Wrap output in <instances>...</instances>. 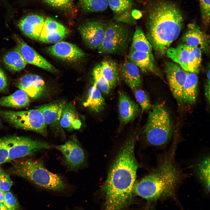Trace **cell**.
Here are the masks:
<instances>
[{"instance_id": "obj_30", "label": "cell", "mask_w": 210, "mask_h": 210, "mask_svg": "<svg viewBox=\"0 0 210 210\" xmlns=\"http://www.w3.org/2000/svg\"><path fill=\"white\" fill-rule=\"evenodd\" d=\"M132 41L130 49L146 52L154 57L152 46L140 27L136 28Z\"/></svg>"}, {"instance_id": "obj_9", "label": "cell", "mask_w": 210, "mask_h": 210, "mask_svg": "<svg viewBox=\"0 0 210 210\" xmlns=\"http://www.w3.org/2000/svg\"><path fill=\"white\" fill-rule=\"evenodd\" d=\"M6 138L8 152L6 162L50 147L46 142L26 137L14 136L6 137Z\"/></svg>"}, {"instance_id": "obj_41", "label": "cell", "mask_w": 210, "mask_h": 210, "mask_svg": "<svg viewBox=\"0 0 210 210\" xmlns=\"http://www.w3.org/2000/svg\"><path fill=\"white\" fill-rule=\"evenodd\" d=\"M210 80H206L205 86V93L206 98L209 105L210 104Z\"/></svg>"}, {"instance_id": "obj_13", "label": "cell", "mask_w": 210, "mask_h": 210, "mask_svg": "<svg viewBox=\"0 0 210 210\" xmlns=\"http://www.w3.org/2000/svg\"><path fill=\"white\" fill-rule=\"evenodd\" d=\"M13 38L17 47L27 63L34 65L52 73L57 70L45 58L28 45L19 36L14 34Z\"/></svg>"}, {"instance_id": "obj_20", "label": "cell", "mask_w": 210, "mask_h": 210, "mask_svg": "<svg viewBox=\"0 0 210 210\" xmlns=\"http://www.w3.org/2000/svg\"><path fill=\"white\" fill-rule=\"evenodd\" d=\"M66 103L65 100L60 99L36 107L42 113L47 125L56 128L60 133L62 131L57 127L60 125L62 110Z\"/></svg>"}, {"instance_id": "obj_37", "label": "cell", "mask_w": 210, "mask_h": 210, "mask_svg": "<svg viewBox=\"0 0 210 210\" xmlns=\"http://www.w3.org/2000/svg\"><path fill=\"white\" fill-rule=\"evenodd\" d=\"M12 185L9 174L0 167V190L4 192L9 191Z\"/></svg>"}, {"instance_id": "obj_38", "label": "cell", "mask_w": 210, "mask_h": 210, "mask_svg": "<svg viewBox=\"0 0 210 210\" xmlns=\"http://www.w3.org/2000/svg\"><path fill=\"white\" fill-rule=\"evenodd\" d=\"M8 155V148L6 137L0 138V165L6 162Z\"/></svg>"}, {"instance_id": "obj_7", "label": "cell", "mask_w": 210, "mask_h": 210, "mask_svg": "<svg viewBox=\"0 0 210 210\" xmlns=\"http://www.w3.org/2000/svg\"><path fill=\"white\" fill-rule=\"evenodd\" d=\"M0 117L16 128L46 135L47 125L42 113L37 108L20 111L0 110Z\"/></svg>"}, {"instance_id": "obj_32", "label": "cell", "mask_w": 210, "mask_h": 210, "mask_svg": "<svg viewBox=\"0 0 210 210\" xmlns=\"http://www.w3.org/2000/svg\"><path fill=\"white\" fill-rule=\"evenodd\" d=\"M82 9L88 13L104 11L108 7L107 0H80Z\"/></svg>"}, {"instance_id": "obj_14", "label": "cell", "mask_w": 210, "mask_h": 210, "mask_svg": "<svg viewBox=\"0 0 210 210\" xmlns=\"http://www.w3.org/2000/svg\"><path fill=\"white\" fill-rule=\"evenodd\" d=\"M49 54L59 59L69 62H75L83 58V51L75 45L60 41L47 48Z\"/></svg>"}, {"instance_id": "obj_44", "label": "cell", "mask_w": 210, "mask_h": 210, "mask_svg": "<svg viewBox=\"0 0 210 210\" xmlns=\"http://www.w3.org/2000/svg\"><path fill=\"white\" fill-rule=\"evenodd\" d=\"M1 120H0V127H1Z\"/></svg>"}, {"instance_id": "obj_17", "label": "cell", "mask_w": 210, "mask_h": 210, "mask_svg": "<svg viewBox=\"0 0 210 210\" xmlns=\"http://www.w3.org/2000/svg\"><path fill=\"white\" fill-rule=\"evenodd\" d=\"M40 15L31 14L22 18L18 25L23 34L33 39L39 40L45 20Z\"/></svg>"}, {"instance_id": "obj_19", "label": "cell", "mask_w": 210, "mask_h": 210, "mask_svg": "<svg viewBox=\"0 0 210 210\" xmlns=\"http://www.w3.org/2000/svg\"><path fill=\"white\" fill-rule=\"evenodd\" d=\"M184 44L191 47H197L202 51L207 52L209 49V37L195 23L188 24L183 38Z\"/></svg>"}, {"instance_id": "obj_3", "label": "cell", "mask_w": 210, "mask_h": 210, "mask_svg": "<svg viewBox=\"0 0 210 210\" xmlns=\"http://www.w3.org/2000/svg\"><path fill=\"white\" fill-rule=\"evenodd\" d=\"M179 178L173 159L168 157L153 172L135 182L133 192L148 200H154L172 195Z\"/></svg>"}, {"instance_id": "obj_34", "label": "cell", "mask_w": 210, "mask_h": 210, "mask_svg": "<svg viewBox=\"0 0 210 210\" xmlns=\"http://www.w3.org/2000/svg\"><path fill=\"white\" fill-rule=\"evenodd\" d=\"M135 96L142 110L146 111L151 107L149 99L145 92L141 89L135 91Z\"/></svg>"}, {"instance_id": "obj_28", "label": "cell", "mask_w": 210, "mask_h": 210, "mask_svg": "<svg viewBox=\"0 0 210 210\" xmlns=\"http://www.w3.org/2000/svg\"><path fill=\"white\" fill-rule=\"evenodd\" d=\"M30 101L29 97L24 91L19 89L12 94L0 98V106L15 108L27 106Z\"/></svg>"}, {"instance_id": "obj_27", "label": "cell", "mask_w": 210, "mask_h": 210, "mask_svg": "<svg viewBox=\"0 0 210 210\" xmlns=\"http://www.w3.org/2000/svg\"><path fill=\"white\" fill-rule=\"evenodd\" d=\"M3 60L7 68L13 72L19 71L23 69L28 64L17 46L5 54Z\"/></svg>"}, {"instance_id": "obj_11", "label": "cell", "mask_w": 210, "mask_h": 210, "mask_svg": "<svg viewBox=\"0 0 210 210\" xmlns=\"http://www.w3.org/2000/svg\"><path fill=\"white\" fill-rule=\"evenodd\" d=\"M107 23L99 20L88 21L81 26L79 30L85 43L92 49H98L104 38Z\"/></svg>"}, {"instance_id": "obj_1", "label": "cell", "mask_w": 210, "mask_h": 210, "mask_svg": "<svg viewBox=\"0 0 210 210\" xmlns=\"http://www.w3.org/2000/svg\"><path fill=\"white\" fill-rule=\"evenodd\" d=\"M136 136L126 141L110 168L103 186L106 197L103 210H123L130 203L139 166L134 153Z\"/></svg>"}, {"instance_id": "obj_26", "label": "cell", "mask_w": 210, "mask_h": 210, "mask_svg": "<svg viewBox=\"0 0 210 210\" xmlns=\"http://www.w3.org/2000/svg\"><path fill=\"white\" fill-rule=\"evenodd\" d=\"M99 64L103 76L111 88L114 87L120 80L119 66L116 61L110 59L103 60Z\"/></svg>"}, {"instance_id": "obj_21", "label": "cell", "mask_w": 210, "mask_h": 210, "mask_svg": "<svg viewBox=\"0 0 210 210\" xmlns=\"http://www.w3.org/2000/svg\"><path fill=\"white\" fill-rule=\"evenodd\" d=\"M118 111L120 122L124 125L134 119L140 109L138 105L121 90L119 91Z\"/></svg>"}, {"instance_id": "obj_24", "label": "cell", "mask_w": 210, "mask_h": 210, "mask_svg": "<svg viewBox=\"0 0 210 210\" xmlns=\"http://www.w3.org/2000/svg\"><path fill=\"white\" fill-rule=\"evenodd\" d=\"M60 124L62 127L69 130H78L81 127V123L73 103H66L62 110Z\"/></svg>"}, {"instance_id": "obj_40", "label": "cell", "mask_w": 210, "mask_h": 210, "mask_svg": "<svg viewBox=\"0 0 210 210\" xmlns=\"http://www.w3.org/2000/svg\"><path fill=\"white\" fill-rule=\"evenodd\" d=\"M8 87L7 77L4 71L0 68V92L6 91Z\"/></svg>"}, {"instance_id": "obj_22", "label": "cell", "mask_w": 210, "mask_h": 210, "mask_svg": "<svg viewBox=\"0 0 210 210\" xmlns=\"http://www.w3.org/2000/svg\"><path fill=\"white\" fill-rule=\"evenodd\" d=\"M119 66L121 76L132 89H135L141 85L142 81L139 69L127 57Z\"/></svg>"}, {"instance_id": "obj_6", "label": "cell", "mask_w": 210, "mask_h": 210, "mask_svg": "<svg viewBox=\"0 0 210 210\" xmlns=\"http://www.w3.org/2000/svg\"><path fill=\"white\" fill-rule=\"evenodd\" d=\"M131 31L125 23H107L103 40L97 49L100 54H123L132 40Z\"/></svg>"}, {"instance_id": "obj_29", "label": "cell", "mask_w": 210, "mask_h": 210, "mask_svg": "<svg viewBox=\"0 0 210 210\" xmlns=\"http://www.w3.org/2000/svg\"><path fill=\"white\" fill-rule=\"evenodd\" d=\"M105 104L101 92L95 86H91L88 90L87 98L83 103L84 106L98 113L104 109Z\"/></svg>"}, {"instance_id": "obj_5", "label": "cell", "mask_w": 210, "mask_h": 210, "mask_svg": "<svg viewBox=\"0 0 210 210\" xmlns=\"http://www.w3.org/2000/svg\"><path fill=\"white\" fill-rule=\"evenodd\" d=\"M172 130L167 110L162 104H156L149 113L144 131L147 141L154 146L163 145L169 139Z\"/></svg>"}, {"instance_id": "obj_2", "label": "cell", "mask_w": 210, "mask_h": 210, "mask_svg": "<svg viewBox=\"0 0 210 210\" xmlns=\"http://www.w3.org/2000/svg\"><path fill=\"white\" fill-rule=\"evenodd\" d=\"M148 12L146 35L156 54L162 56L179 36L183 15L177 5L166 1L155 3Z\"/></svg>"}, {"instance_id": "obj_8", "label": "cell", "mask_w": 210, "mask_h": 210, "mask_svg": "<svg viewBox=\"0 0 210 210\" xmlns=\"http://www.w3.org/2000/svg\"><path fill=\"white\" fill-rule=\"evenodd\" d=\"M166 54L186 71L199 73L202 59V51L199 48L191 47L184 44L175 48L170 47Z\"/></svg>"}, {"instance_id": "obj_43", "label": "cell", "mask_w": 210, "mask_h": 210, "mask_svg": "<svg viewBox=\"0 0 210 210\" xmlns=\"http://www.w3.org/2000/svg\"><path fill=\"white\" fill-rule=\"evenodd\" d=\"M0 210H8L3 203H0Z\"/></svg>"}, {"instance_id": "obj_36", "label": "cell", "mask_w": 210, "mask_h": 210, "mask_svg": "<svg viewBox=\"0 0 210 210\" xmlns=\"http://www.w3.org/2000/svg\"><path fill=\"white\" fill-rule=\"evenodd\" d=\"M3 204L8 210H21L17 199L9 191L5 192V200Z\"/></svg>"}, {"instance_id": "obj_4", "label": "cell", "mask_w": 210, "mask_h": 210, "mask_svg": "<svg viewBox=\"0 0 210 210\" xmlns=\"http://www.w3.org/2000/svg\"><path fill=\"white\" fill-rule=\"evenodd\" d=\"M6 171L8 174L22 177L45 189L60 191L66 188L62 177L48 171L40 160L19 161Z\"/></svg>"}, {"instance_id": "obj_31", "label": "cell", "mask_w": 210, "mask_h": 210, "mask_svg": "<svg viewBox=\"0 0 210 210\" xmlns=\"http://www.w3.org/2000/svg\"><path fill=\"white\" fill-rule=\"evenodd\" d=\"M93 80V85L101 92L108 94L112 88L103 76L100 69L99 64L96 65L92 71Z\"/></svg>"}, {"instance_id": "obj_16", "label": "cell", "mask_w": 210, "mask_h": 210, "mask_svg": "<svg viewBox=\"0 0 210 210\" xmlns=\"http://www.w3.org/2000/svg\"><path fill=\"white\" fill-rule=\"evenodd\" d=\"M67 33L64 26L48 17L45 19L38 40L46 43H56L65 37Z\"/></svg>"}, {"instance_id": "obj_12", "label": "cell", "mask_w": 210, "mask_h": 210, "mask_svg": "<svg viewBox=\"0 0 210 210\" xmlns=\"http://www.w3.org/2000/svg\"><path fill=\"white\" fill-rule=\"evenodd\" d=\"M165 71L172 93L178 103L183 102L182 90L188 72L176 63H166Z\"/></svg>"}, {"instance_id": "obj_10", "label": "cell", "mask_w": 210, "mask_h": 210, "mask_svg": "<svg viewBox=\"0 0 210 210\" xmlns=\"http://www.w3.org/2000/svg\"><path fill=\"white\" fill-rule=\"evenodd\" d=\"M64 155V162L68 170L79 169L84 163L85 156L79 142L75 136H72L64 144L56 146Z\"/></svg>"}, {"instance_id": "obj_18", "label": "cell", "mask_w": 210, "mask_h": 210, "mask_svg": "<svg viewBox=\"0 0 210 210\" xmlns=\"http://www.w3.org/2000/svg\"><path fill=\"white\" fill-rule=\"evenodd\" d=\"M107 1L116 21L130 24L135 23L136 20L132 15L133 0H107Z\"/></svg>"}, {"instance_id": "obj_42", "label": "cell", "mask_w": 210, "mask_h": 210, "mask_svg": "<svg viewBox=\"0 0 210 210\" xmlns=\"http://www.w3.org/2000/svg\"><path fill=\"white\" fill-rule=\"evenodd\" d=\"M5 192L0 190V203H4L5 198Z\"/></svg>"}, {"instance_id": "obj_35", "label": "cell", "mask_w": 210, "mask_h": 210, "mask_svg": "<svg viewBox=\"0 0 210 210\" xmlns=\"http://www.w3.org/2000/svg\"><path fill=\"white\" fill-rule=\"evenodd\" d=\"M201 18L203 23L208 26L210 23V0H199Z\"/></svg>"}, {"instance_id": "obj_39", "label": "cell", "mask_w": 210, "mask_h": 210, "mask_svg": "<svg viewBox=\"0 0 210 210\" xmlns=\"http://www.w3.org/2000/svg\"><path fill=\"white\" fill-rule=\"evenodd\" d=\"M49 5L56 8H63L68 6L71 0H44Z\"/></svg>"}, {"instance_id": "obj_15", "label": "cell", "mask_w": 210, "mask_h": 210, "mask_svg": "<svg viewBox=\"0 0 210 210\" xmlns=\"http://www.w3.org/2000/svg\"><path fill=\"white\" fill-rule=\"evenodd\" d=\"M16 86L24 91L30 98L34 99L41 97L46 89L45 82L41 77L30 74L21 78L16 83Z\"/></svg>"}, {"instance_id": "obj_25", "label": "cell", "mask_w": 210, "mask_h": 210, "mask_svg": "<svg viewBox=\"0 0 210 210\" xmlns=\"http://www.w3.org/2000/svg\"><path fill=\"white\" fill-rule=\"evenodd\" d=\"M198 94V76L195 73L188 72L182 90L183 102L193 104L196 102Z\"/></svg>"}, {"instance_id": "obj_23", "label": "cell", "mask_w": 210, "mask_h": 210, "mask_svg": "<svg viewBox=\"0 0 210 210\" xmlns=\"http://www.w3.org/2000/svg\"><path fill=\"white\" fill-rule=\"evenodd\" d=\"M127 57L143 72H151L161 77L155 67L154 57L149 54L130 49Z\"/></svg>"}, {"instance_id": "obj_33", "label": "cell", "mask_w": 210, "mask_h": 210, "mask_svg": "<svg viewBox=\"0 0 210 210\" xmlns=\"http://www.w3.org/2000/svg\"><path fill=\"white\" fill-rule=\"evenodd\" d=\"M210 158L206 157L202 160L197 167L199 177L206 189H210Z\"/></svg>"}]
</instances>
